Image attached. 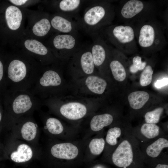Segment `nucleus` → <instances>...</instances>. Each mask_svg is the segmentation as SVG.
Segmentation results:
<instances>
[{"mask_svg":"<svg viewBox=\"0 0 168 168\" xmlns=\"http://www.w3.org/2000/svg\"><path fill=\"white\" fill-rule=\"evenodd\" d=\"M44 67L22 50L14 51L7 70L9 90H30Z\"/></svg>","mask_w":168,"mask_h":168,"instance_id":"nucleus-1","label":"nucleus"},{"mask_svg":"<svg viewBox=\"0 0 168 168\" xmlns=\"http://www.w3.org/2000/svg\"><path fill=\"white\" fill-rule=\"evenodd\" d=\"M138 23L134 28L137 43L141 49H162L166 43L163 25L154 19Z\"/></svg>","mask_w":168,"mask_h":168,"instance_id":"nucleus-2","label":"nucleus"},{"mask_svg":"<svg viewBox=\"0 0 168 168\" xmlns=\"http://www.w3.org/2000/svg\"><path fill=\"white\" fill-rule=\"evenodd\" d=\"M114 11L111 4L106 2L93 4L85 10L82 23L86 29L96 30L111 23Z\"/></svg>","mask_w":168,"mask_h":168,"instance_id":"nucleus-3","label":"nucleus"},{"mask_svg":"<svg viewBox=\"0 0 168 168\" xmlns=\"http://www.w3.org/2000/svg\"><path fill=\"white\" fill-rule=\"evenodd\" d=\"M105 36L109 41L122 51H135L138 49L133 26L129 25L109 26L105 30Z\"/></svg>","mask_w":168,"mask_h":168,"instance_id":"nucleus-4","label":"nucleus"},{"mask_svg":"<svg viewBox=\"0 0 168 168\" xmlns=\"http://www.w3.org/2000/svg\"><path fill=\"white\" fill-rule=\"evenodd\" d=\"M9 91L8 101L13 119L29 114L41 104L42 100L30 90Z\"/></svg>","mask_w":168,"mask_h":168,"instance_id":"nucleus-5","label":"nucleus"},{"mask_svg":"<svg viewBox=\"0 0 168 168\" xmlns=\"http://www.w3.org/2000/svg\"><path fill=\"white\" fill-rule=\"evenodd\" d=\"M27 25L25 29L26 36L41 41L48 36L53 30L50 16L40 11L25 9Z\"/></svg>","mask_w":168,"mask_h":168,"instance_id":"nucleus-6","label":"nucleus"},{"mask_svg":"<svg viewBox=\"0 0 168 168\" xmlns=\"http://www.w3.org/2000/svg\"><path fill=\"white\" fill-rule=\"evenodd\" d=\"M16 46H20L21 50L44 66L55 57L45 44L35 39L25 36Z\"/></svg>","mask_w":168,"mask_h":168,"instance_id":"nucleus-7","label":"nucleus"},{"mask_svg":"<svg viewBox=\"0 0 168 168\" xmlns=\"http://www.w3.org/2000/svg\"><path fill=\"white\" fill-rule=\"evenodd\" d=\"M153 9V6L151 3L139 0H130L123 4L120 13L123 19L138 23L153 19L149 16L150 14L148 13L153 11H151Z\"/></svg>","mask_w":168,"mask_h":168,"instance_id":"nucleus-8","label":"nucleus"},{"mask_svg":"<svg viewBox=\"0 0 168 168\" xmlns=\"http://www.w3.org/2000/svg\"><path fill=\"white\" fill-rule=\"evenodd\" d=\"M45 44L57 57L65 53L80 49L77 39L72 34H56L52 36Z\"/></svg>","mask_w":168,"mask_h":168,"instance_id":"nucleus-9","label":"nucleus"},{"mask_svg":"<svg viewBox=\"0 0 168 168\" xmlns=\"http://www.w3.org/2000/svg\"><path fill=\"white\" fill-rule=\"evenodd\" d=\"M50 21L52 30L61 34H74L79 27L69 15L57 13L50 16Z\"/></svg>","mask_w":168,"mask_h":168,"instance_id":"nucleus-10","label":"nucleus"},{"mask_svg":"<svg viewBox=\"0 0 168 168\" xmlns=\"http://www.w3.org/2000/svg\"><path fill=\"white\" fill-rule=\"evenodd\" d=\"M133 153L131 145L127 140L122 142L118 145L112 156L114 164L119 167L125 168L133 161Z\"/></svg>","mask_w":168,"mask_h":168,"instance_id":"nucleus-11","label":"nucleus"},{"mask_svg":"<svg viewBox=\"0 0 168 168\" xmlns=\"http://www.w3.org/2000/svg\"><path fill=\"white\" fill-rule=\"evenodd\" d=\"M50 152L56 158L71 160L77 156L78 150L76 146L71 143H64L54 145L51 147Z\"/></svg>","mask_w":168,"mask_h":168,"instance_id":"nucleus-12","label":"nucleus"},{"mask_svg":"<svg viewBox=\"0 0 168 168\" xmlns=\"http://www.w3.org/2000/svg\"><path fill=\"white\" fill-rule=\"evenodd\" d=\"M60 112L63 116L71 120H77L83 117L87 109L83 104L77 102H72L61 106Z\"/></svg>","mask_w":168,"mask_h":168,"instance_id":"nucleus-13","label":"nucleus"},{"mask_svg":"<svg viewBox=\"0 0 168 168\" xmlns=\"http://www.w3.org/2000/svg\"><path fill=\"white\" fill-rule=\"evenodd\" d=\"M94 65H101L106 58L107 51L110 47L100 37L96 38L90 47Z\"/></svg>","mask_w":168,"mask_h":168,"instance_id":"nucleus-14","label":"nucleus"},{"mask_svg":"<svg viewBox=\"0 0 168 168\" xmlns=\"http://www.w3.org/2000/svg\"><path fill=\"white\" fill-rule=\"evenodd\" d=\"M33 156L31 148L28 145L21 144L19 145L16 151L12 152L10 155V158L13 161L21 163L30 160Z\"/></svg>","mask_w":168,"mask_h":168,"instance_id":"nucleus-15","label":"nucleus"},{"mask_svg":"<svg viewBox=\"0 0 168 168\" xmlns=\"http://www.w3.org/2000/svg\"><path fill=\"white\" fill-rule=\"evenodd\" d=\"M82 2L79 0H62L56 1L54 6L58 13L69 15L76 12Z\"/></svg>","mask_w":168,"mask_h":168,"instance_id":"nucleus-16","label":"nucleus"},{"mask_svg":"<svg viewBox=\"0 0 168 168\" xmlns=\"http://www.w3.org/2000/svg\"><path fill=\"white\" fill-rule=\"evenodd\" d=\"M149 98V94L147 92L138 91L129 94L128 99L131 107L135 110H138L143 107Z\"/></svg>","mask_w":168,"mask_h":168,"instance_id":"nucleus-17","label":"nucleus"},{"mask_svg":"<svg viewBox=\"0 0 168 168\" xmlns=\"http://www.w3.org/2000/svg\"><path fill=\"white\" fill-rule=\"evenodd\" d=\"M86 84L89 89L92 92L97 94H102L106 88V81L101 78L95 76L88 77L86 80Z\"/></svg>","mask_w":168,"mask_h":168,"instance_id":"nucleus-18","label":"nucleus"},{"mask_svg":"<svg viewBox=\"0 0 168 168\" xmlns=\"http://www.w3.org/2000/svg\"><path fill=\"white\" fill-rule=\"evenodd\" d=\"M113 117L108 114L97 115L94 116L90 123L91 128L93 131L100 130L104 127L110 125L113 121Z\"/></svg>","mask_w":168,"mask_h":168,"instance_id":"nucleus-19","label":"nucleus"},{"mask_svg":"<svg viewBox=\"0 0 168 168\" xmlns=\"http://www.w3.org/2000/svg\"><path fill=\"white\" fill-rule=\"evenodd\" d=\"M168 147V141L164 138H160L149 145L147 148L146 152L149 156L155 158L160 154L162 149Z\"/></svg>","mask_w":168,"mask_h":168,"instance_id":"nucleus-20","label":"nucleus"},{"mask_svg":"<svg viewBox=\"0 0 168 168\" xmlns=\"http://www.w3.org/2000/svg\"><path fill=\"white\" fill-rule=\"evenodd\" d=\"M80 64L82 70L85 73L90 74L93 72L95 65L91 50H86L82 54Z\"/></svg>","mask_w":168,"mask_h":168,"instance_id":"nucleus-21","label":"nucleus"},{"mask_svg":"<svg viewBox=\"0 0 168 168\" xmlns=\"http://www.w3.org/2000/svg\"><path fill=\"white\" fill-rule=\"evenodd\" d=\"M36 124L31 120L26 121L23 124L21 129L22 138L26 140L31 141L35 137L37 134Z\"/></svg>","mask_w":168,"mask_h":168,"instance_id":"nucleus-22","label":"nucleus"},{"mask_svg":"<svg viewBox=\"0 0 168 168\" xmlns=\"http://www.w3.org/2000/svg\"><path fill=\"white\" fill-rule=\"evenodd\" d=\"M110 65L114 78L119 82L124 81L126 77V73L122 63L119 61L114 60L111 61Z\"/></svg>","mask_w":168,"mask_h":168,"instance_id":"nucleus-23","label":"nucleus"},{"mask_svg":"<svg viewBox=\"0 0 168 168\" xmlns=\"http://www.w3.org/2000/svg\"><path fill=\"white\" fill-rule=\"evenodd\" d=\"M141 133L148 139L154 138L157 136L160 133L159 127L155 124L145 123L141 128Z\"/></svg>","mask_w":168,"mask_h":168,"instance_id":"nucleus-24","label":"nucleus"},{"mask_svg":"<svg viewBox=\"0 0 168 168\" xmlns=\"http://www.w3.org/2000/svg\"><path fill=\"white\" fill-rule=\"evenodd\" d=\"M46 127L48 131L53 134H58L63 131V127L58 119L54 118H48L46 121Z\"/></svg>","mask_w":168,"mask_h":168,"instance_id":"nucleus-25","label":"nucleus"},{"mask_svg":"<svg viewBox=\"0 0 168 168\" xmlns=\"http://www.w3.org/2000/svg\"><path fill=\"white\" fill-rule=\"evenodd\" d=\"M163 111L162 108L158 107L152 111L147 112L144 116L146 123L156 124L158 123Z\"/></svg>","mask_w":168,"mask_h":168,"instance_id":"nucleus-26","label":"nucleus"},{"mask_svg":"<svg viewBox=\"0 0 168 168\" xmlns=\"http://www.w3.org/2000/svg\"><path fill=\"white\" fill-rule=\"evenodd\" d=\"M105 145V142L103 138H94L90 142L89 147L92 154L98 155L103 151Z\"/></svg>","mask_w":168,"mask_h":168,"instance_id":"nucleus-27","label":"nucleus"},{"mask_svg":"<svg viewBox=\"0 0 168 168\" xmlns=\"http://www.w3.org/2000/svg\"><path fill=\"white\" fill-rule=\"evenodd\" d=\"M121 132V129L119 127H114L110 129L106 136L107 142L112 146L116 145L117 143V138L120 137Z\"/></svg>","mask_w":168,"mask_h":168,"instance_id":"nucleus-28","label":"nucleus"},{"mask_svg":"<svg viewBox=\"0 0 168 168\" xmlns=\"http://www.w3.org/2000/svg\"><path fill=\"white\" fill-rule=\"evenodd\" d=\"M153 71L150 65L146 66L142 72L140 77V84L143 86L149 85L152 82Z\"/></svg>","mask_w":168,"mask_h":168,"instance_id":"nucleus-29","label":"nucleus"},{"mask_svg":"<svg viewBox=\"0 0 168 168\" xmlns=\"http://www.w3.org/2000/svg\"><path fill=\"white\" fill-rule=\"evenodd\" d=\"M133 64L129 67V70L131 72L135 73L139 70L144 69L146 66L147 62H142V58L138 56H134L133 59Z\"/></svg>","mask_w":168,"mask_h":168,"instance_id":"nucleus-30","label":"nucleus"},{"mask_svg":"<svg viewBox=\"0 0 168 168\" xmlns=\"http://www.w3.org/2000/svg\"><path fill=\"white\" fill-rule=\"evenodd\" d=\"M12 5L20 8L24 7L34 4L38 1L28 0H10L8 1Z\"/></svg>","mask_w":168,"mask_h":168,"instance_id":"nucleus-31","label":"nucleus"},{"mask_svg":"<svg viewBox=\"0 0 168 168\" xmlns=\"http://www.w3.org/2000/svg\"><path fill=\"white\" fill-rule=\"evenodd\" d=\"M168 78H164L161 80H158L154 83V86L156 88H160L168 85Z\"/></svg>","mask_w":168,"mask_h":168,"instance_id":"nucleus-32","label":"nucleus"},{"mask_svg":"<svg viewBox=\"0 0 168 168\" xmlns=\"http://www.w3.org/2000/svg\"><path fill=\"white\" fill-rule=\"evenodd\" d=\"M4 74V69L3 64L0 60V82L1 81L3 77Z\"/></svg>","mask_w":168,"mask_h":168,"instance_id":"nucleus-33","label":"nucleus"},{"mask_svg":"<svg viewBox=\"0 0 168 168\" xmlns=\"http://www.w3.org/2000/svg\"><path fill=\"white\" fill-rule=\"evenodd\" d=\"M155 168H168V166L166 164H158Z\"/></svg>","mask_w":168,"mask_h":168,"instance_id":"nucleus-34","label":"nucleus"},{"mask_svg":"<svg viewBox=\"0 0 168 168\" xmlns=\"http://www.w3.org/2000/svg\"><path fill=\"white\" fill-rule=\"evenodd\" d=\"M2 119V115L1 113V111H0V122L1 121Z\"/></svg>","mask_w":168,"mask_h":168,"instance_id":"nucleus-35","label":"nucleus"}]
</instances>
